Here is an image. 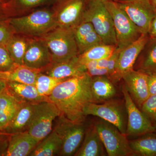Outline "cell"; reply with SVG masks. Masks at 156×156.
Wrapping results in <instances>:
<instances>
[{
    "label": "cell",
    "instance_id": "3",
    "mask_svg": "<svg viewBox=\"0 0 156 156\" xmlns=\"http://www.w3.org/2000/svg\"><path fill=\"white\" fill-rule=\"evenodd\" d=\"M41 38L50 50L52 62L68 61L79 55L72 30L56 27Z\"/></svg>",
    "mask_w": 156,
    "mask_h": 156
},
{
    "label": "cell",
    "instance_id": "39",
    "mask_svg": "<svg viewBox=\"0 0 156 156\" xmlns=\"http://www.w3.org/2000/svg\"><path fill=\"white\" fill-rule=\"evenodd\" d=\"M6 83L5 81L0 80V91L6 87Z\"/></svg>",
    "mask_w": 156,
    "mask_h": 156
},
{
    "label": "cell",
    "instance_id": "36",
    "mask_svg": "<svg viewBox=\"0 0 156 156\" xmlns=\"http://www.w3.org/2000/svg\"><path fill=\"white\" fill-rule=\"evenodd\" d=\"M148 87L150 95H156V75L148 76Z\"/></svg>",
    "mask_w": 156,
    "mask_h": 156
},
{
    "label": "cell",
    "instance_id": "44",
    "mask_svg": "<svg viewBox=\"0 0 156 156\" xmlns=\"http://www.w3.org/2000/svg\"><path fill=\"white\" fill-rule=\"evenodd\" d=\"M153 125L154 127L155 128V130L156 131V119L154 121V122L153 123Z\"/></svg>",
    "mask_w": 156,
    "mask_h": 156
},
{
    "label": "cell",
    "instance_id": "17",
    "mask_svg": "<svg viewBox=\"0 0 156 156\" xmlns=\"http://www.w3.org/2000/svg\"><path fill=\"white\" fill-rule=\"evenodd\" d=\"M38 143L27 131L9 134V144L5 156H29Z\"/></svg>",
    "mask_w": 156,
    "mask_h": 156
},
{
    "label": "cell",
    "instance_id": "33",
    "mask_svg": "<svg viewBox=\"0 0 156 156\" xmlns=\"http://www.w3.org/2000/svg\"><path fill=\"white\" fill-rule=\"evenodd\" d=\"M140 108L142 112L153 124L156 119V95H150Z\"/></svg>",
    "mask_w": 156,
    "mask_h": 156
},
{
    "label": "cell",
    "instance_id": "19",
    "mask_svg": "<svg viewBox=\"0 0 156 156\" xmlns=\"http://www.w3.org/2000/svg\"><path fill=\"white\" fill-rule=\"evenodd\" d=\"M133 69L148 76L156 75V38L148 39L136 58Z\"/></svg>",
    "mask_w": 156,
    "mask_h": 156
},
{
    "label": "cell",
    "instance_id": "15",
    "mask_svg": "<svg viewBox=\"0 0 156 156\" xmlns=\"http://www.w3.org/2000/svg\"><path fill=\"white\" fill-rule=\"evenodd\" d=\"M122 79L131 98L140 108L150 96L148 87V75L133 69L125 73Z\"/></svg>",
    "mask_w": 156,
    "mask_h": 156
},
{
    "label": "cell",
    "instance_id": "21",
    "mask_svg": "<svg viewBox=\"0 0 156 156\" xmlns=\"http://www.w3.org/2000/svg\"><path fill=\"white\" fill-rule=\"evenodd\" d=\"M103 144L95 125L86 130L83 142L75 156H105Z\"/></svg>",
    "mask_w": 156,
    "mask_h": 156
},
{
    "label": "cell",
    "instance_id": "25",
    "mask_svg": "<svg viewBox=\"0 0 156 156\" xmlns=\"http://www.w3.org/2000/svg\"><path fill=\"white\" fill-rule=\"evenodd\" d=\"M56 0H9L3 4L10 17L28 14L37 8L53 4Z\"/></svg>",
    "mask_w": 156,
    "mask_h": 156
},
{
    "label": "cell",
    "instance_id": "14",
    "mask_svg": "<svg viewBox=\"0 0 156 156\" xmlns=\"http://www.w3.org/2000/svg\"><path fill=\"white\" fill-rule=\"evenodd\" d=\"M48 46L42 38H32L26 52L23 65L42 71L52 63Z\"/></svg>",
    "mask_w": 156,
    "mask_h": 156
},
{
    "label": "cell",
    "instance_id": "41",
    "mask_svg": "<svg viewBox=\"0 0 156 156\" xmlns=\"http://www.w3.org/2000/svg\"><path fill=\"white\" fill-rule=\"evenodd\" d=\"M115 2H129V1H132V0H112Z\"/></svg>",
    "mask_w": 156,
    "mask_h": 156
},
{
    "label": "cell",
    "instance_id": "18",
    "mask_svg": "<svg viewBox=\"0 0 156 156\" xmlns=\"http://www.w3.org/2000/svg\"><path fill=\"white\" fill-rule=\"evenodd\" d=\"M72 30L79 55L94 45L103 43L91 23L83 21Z\"/></svg>",
    "mask_w": 156,
    "mask_h": 156
},
{
    "label": "cell",
    "instance_id": "32",
    "mask_svg": "<svg viewBox=\"0 0 156 156\" xmlns=\"http://www.w3.org/2000/svg\"><path fill=\"white\" fill-rule=\"evenodd\" d=\"M6 44L0 45V72L10 70L16 64L6 47Z\"/></svg>",
    "mask_w": 156,
    "mask_h": 156
},
{
    "label": "cell",
    "instance_id": "13",
    "mask_svg": "<svg viewBox=\"0 0 156 156\" xmlns=\"http://www.w3.org/2000/svg\"><path fill=\"white\" fill-rule=\"evenodd\" d=\"M149 38L148 34H142L135 41L120 51L112 81L118 82L125 73L133 69L136 58Z\"/></svg>",
    "mask_w": 156,
    "mask_h": 156
},
{
    "label": "cell",
    "instance_id": "12",
    "mask_svg": "<svg viewBox=\"0 0 156 156\" xmlns=\"http://www.w3.org/2000/svg\"><path fill=\"white\" fill-rule=\"evenodd\" d=\"M116 3L126 12L141 34L148 33L151 22L156 14V10L151 0H132Z\"/></svg>",
    "mask_w": 156,
    "mask_h": 156
},
{
    "label": "cell",
    "instance_id": "22",
    "mask_svg": "<svg viewBox=\"0 0 156 156\" xmlns=\"http://www.w3.org/2000/svg\"><path fill=\"white\" fill-rule=\"evenodd\" d=\"M6 85L8 90L21 102L36 103L50 101L49 97L41 95L35 85L17 82H6Z\"/></svg>",
    "mask_w": 156,
    "mask_h": 156
},
{
    "label": "cell",
    "instance_id": "6",
    "mask_svg": "<svg viewBox=\"0 0 156 156\" xmlns=\"http://www.w3.org/2000/svg\"><path fill=\"white\" fill-rule=\"evenodd\" d=\"M83 113L85 117L91 115L99 117L126 134L128 116L125 101L111 99L101 104L89 102L84 108Z\"/></svg>",
    "mask_w": 156,
    "mask_h": 156
},
{
    "label": "cell",
    "instance_id": "24",
    "mask_svg": "<svg viewBox=\"0 0 156 156\" xmlns=\"http://www.w3.org/2000/svg\"><path fill=\"white\" fill-rule=\"evenodd\" d=\"M41 72L24 65L16 63L8 71L0 72V80L5 82H17L35 85L37 76Z\"/></svg>",
    "mask_w": 156,
    "mask_h": 156
},
{
    "label": "cell",
    "instance_id": "27",
    "mask_svg": "<svg viewBox=\"0 0 156 156\" xmlns=\"http://www.w3.org/2000/svg\"><path fill=\"white\" fill-rule=\"evenodd\" d=\"M61 138L54 129L41 140L29 155L30 156H60Z\"/></svg>",
    "mask_w": 156,
    "mask_h": 156
},
{
    "label": "cell",
    "instance_id": "2",
    "mask_svg": "<svg viewBox=\"0 0 156 156\" xmlns=\"http://www.w3.org/2000/svg\"><path fill=\"white\" fill-rule=\"evenodd\" d=\"M8 21L15 33L41 38L57 27L53 9H36L28 14L11 17Z\"/></svg>",
    "mask_w": 156,
    "mask_h": 156
},
{
    "label": "cell",
    "instance_id": "23",
    "mask_svg": "<svg viewBox=\"0 0 156 156\" xmlns=\"http://www.w3.org/2000/svg\"><path fill=\"white\" fill-rule=\"evenodd\" d=\"M35 103L23 102L8 126L3 131L7 134H12L28 130L33 114Z\"/></svg>",
    "mask_w": 156,
    "mask_h": 156
},
{
    "label": "cell",
    "instance_id": "1",
    "mask_svg": "<svg viewBox=\"0 0 156 156\" xmlns=\"http://www.w3.org/2000/svg\"><path fill=\"white\" fill-rule=\"evenodd\" d=\"M92 77L87 73L69 78L58 84L49 96L61 114L73 122H83L84 108L89 102L96 103L92 94Z\"/></svg>",
    "mask_w": 156,
    "mask_h": 156
},
{
    "label": "cell",
    "instance_id": "37",
    "mask_svg": "<svg viewBox=\"0 0 156 156\" xmlns=\"http://www.w3.org/2000/svg\"><path fill=\"white\" fill-rule=\"evenodd\" d=\"M149 36L151 38H156V14L151 22L148 32Z\"/></svg>",
    "mask_w": 156,
    "mask_h": 156
},
{
    "label": "cell",
    "instance_id": "16",
    "mask_svg": "<svg viewBox=\"0 0 156 156\" xmlns=\"http://www.w3.org/2000/svg\"><path fill=\"white\" fill-rule=\"evenodd\" d=\"M78 56L68 61L52 62L41 73L60 79H68L83 75L87 73V70L84 65L79 62Z\"/></svg>",
    "mask_w": 156,
    "mask_h": 156
},
{
    "label": "cell",
    "instance_id": "30",
    "mask_svg": "<svg viewBox=\"0 0 156 156\" xmlns=\"http://www.w3.org/2000/svg\"><path fill=\"white\" fill-rule=\"evenodd\" d=\"M117 48V46L106 44L104 43L94 45L79 55V62L83 64L87 62L97 61L108 58L111 56Z\"/></svg>",
    "mask_w": 156,
    "mask_h": 156
},
{
    "label": "cell",
    "instance_id": "42",
    "mask_svg": "<svg viewBox=\"0 0 156 156\" xmlns=\"http://www.w3.org/2000/svg\"><path fill=\"white\" fill-rule=\"evenodd\" d=\"M151 3L156 10V0H151Z\"/></svg>",
    "mask_w": 156,
    "mask_h": 156
},
{
    "label": "cell",
    "instance_id": "20",
    "mask_svg": "<svg viewBox=\"0 0 156 156\" xmlns=\"http://www.w3.org/2000/svg\"><path fill=\"white\" fill-rule=\"evenodd\" d=\"M23 103L6 87L0 91V131L8 126Z\"/></svg>",
    "mask_w": 156,
    "mask_h": 156
},
{
    "label": "cell",
    "instance_id": "9",
    "mask_svg": "<svg viewBox=\"0 0 156 156\" xmlns=\"http://www.w3.org/2000/svg\"><path fill=\"white\" fill-rule=\"evenodd\" d=\"M109 156H134L127 135L112 124L101 119L95 125Z\"/></svg>",
    "mask_w": 156,
    "mask_h": 156
},
{
    "label": "cell",
    "instance_id": "29",
    "mask_svg": "<svg viewBox=\"0 0 156 156\" xmlns=\"http://www.w3.org/2000/svg\"><path fill=\"white\" fill-rule=\"evenodd\" d=\"M32 38L15 33L6 43V47L15 63L23 65V58Z\"/></svg>",
    "mask_w": 156,
    "mask_h": 156
},
{
    "label": "cell",
    "instance_id": "31",
    "mask_svg": "<svg viewBox=\"0 0 156 156\" xmlns=\"http://www.w3.org/2000/svg\"><path fill=\"white\" fill-rule=\"evenodd\" d=\"M66 80L57 79L40 72L37 76L35 86L41 95L49 97L58 84Z\"/></svg>",
    "mask_w": 156,
    "mask_h": 156
},
{
    "label": "cell",
    "instance_id": "11",
    "mask_svg": "<svg viewBox=\"0 0 156 156\" xmlns=\"http://www.w3.org/2000/svg\"><path fill=\"white\" fill-rule=\"evenodd\" d=\"M122 91L128 116L126 133L127 136H139L155 132V128L152 123L138 108L125 85L122 87Z\"/></svg>",
    "mask_w": 156,
    "mask_h": 156
},
{
    "label": "cell",
    "instance_id": "34",
    "mask_svg": "<svg viewBox=\"0 0 156 156\" xmlns=\"http://www.w3.org/2000/svg\"><path fill=\"white\" fill-rule=\"evenodd\" d=\"M14 34V29L8 19L0 23V45L6 44Z\"/></svg>",
    "mask_w": 156,
    "mask_h": 156
},
{
    "label": "cell",
    "instance_id": "40",
    "mask_svg": "<svg viewBox=\"0 0 156 156\" xmlns=\"http://www.w3.org/2000/svg\"><path fill=\"white\" fill-rule=\"evenodd\" d=\"M89 2H104L105 1H106L107 0H87Z\"/></svg>",
    "mask_w": 156,
    "mask_h": 156
},
{
    "label": "cell",
    "instance_id": "35",
    "mask_svg": "<svg viewBox=\"0 0 156 156\" xmlns=\"http://www.w3.org/2000/svg\"><path fill=\"white\" fill-rule=\"evenodd\" d=\"M87 73L91 77L96 76H107L109 77V72L107 68L97 67L87 70Z\"/></svg>",
    "mask_w": 156,
    "mask_h": 156
},
{
    "label": "cell",
    "instance_id": "10",
    "mask_svg": "<svg viewBox=\"0 0 156 156\" xmlns=\"http://www.w3.org/2000/svg\"><path fill=\"white\" fill-rule=\"evenodd\" d=\"M87 0H56L52 9L57 27L73 30L83 22Z\"/></svg>",
    "mask_w": 156,
    "mask_h": 156
},
{
    "label": "cell",
    "instance_id": "26",
    "mask_svg": "<svg viewBox=\"0 0 156 156\" xmlns=\"http://www.w3.org/2000/svg\"><path fill=\"white\" fill-rule=\"evenodd\" d=\"M91 87L96 103H103L111 99L116 94L115 87L107 76L92 77Z\"/></svg>",
    "mask_w": 156,
    "mask_h": 156
},
{
    "label": "cell",
    "instance_id": "38",
    "mask_svg": "<svg viewBox=\"0 0 156 156\" xmlns=\"http://www.w3.org/2000/svg\"><path fill=\"white\" fill-rule=\"evenodd\" d=\"M10 17L4 5L0 3V23L5 21Z\"/></svg>",
    "mask_w": 156,
    "mask_h": 156
},
{
    "label": "cell",
    "instance_id": "4",
    "mask_svg": "<svg viewBox=\"0 0 156 156\" xmlns=\"http://www.w3.org/2000/svg\"><path fill=\"white\" fill-rule=\"evenodd\" d=\"M83 122H73L61 114L56 118L54 129L61 138L60 156H74L83 140L87 128Z\"/></svg>",
    "mask_w": 156,
    "mask_h": 156
},
{
    "label": "cell",
    "instance_id": "5",
    "mask_svg": "<svg viewBox=\"0 0 156 156\" xmlns=\"http://www.w3.org/2000/svg\"><path fill=\"white\" fill-rule=\"evenodd\" d=\"M83 21L92 23L104 44L117 46L112 19L103 2H89L84 13Z\"/></svg>",
    "mask_w": 156,
    "mask_h": 156
},
{
    "label": "cell",
    "instance_id": "28",
    "mask_svg": "<svg viewBox=\"0 0 156 156\" xmlns=\"http://www.w3.org/2000/svg\"><path fill=\"white\" fill-rule=\"evenodd\" d=\"M134 155L156 156V134L147 133L129 141Z\"/></svg>",
    "mask_w": 156,
    "mask_h": 156
},
{
    "label": "cell",
    "instance_id": "43",
    "mask_svg": "<svg viewBox=\"0 0 156 156\" xmlns=\"http://www.w3.org/2000/svg\"><path fill=\"white\" fill-rule=\"evenodd\" d=\"M9 1V0H0V3H2V4H5Z\"/></svg>",
    "mask_w": 156,
    "mask_h": 156
},
{
    "label": "cell",
    "instance_id": "8",
    "mask_svg": "<svg viewBox=\"0 0 156 156\" xmlns=\"http://www.w3.org/2000/svg\"><path fill=\"white\" fill-rule=\"evenodd\" d=\"M61 115L57 106L50 101L35 103L28 132L40 142L52 132L53 121Z\"/></svg>",
    "mask_w": 156,
    "mask_h": 156
},
{
    "label": "cell",
    "instance_id": "7",
    "mask_svg": "<svg viewBox=\"0 0 156 156\" xmlns=\"http://www.w3.org/2000/svg\"><path fill=\"white\" fill-rule=\"evenodd\" d=\"M112 16L117 47L122 50L139 38L142 34L122 9L112 0L103 2Z\"/></svg>",
    "mask_w": 156,
    "mask_h": 156
}]
</instances>
